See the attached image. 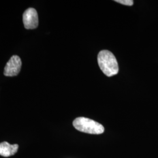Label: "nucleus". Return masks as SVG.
I'll return each mask as SVG.
<instances>
[{"label":"nucleus","mask_w":158,"mask_h":158,"mask_svg":"<svg viewBox=\"0 0 158 158\" xmlns=\"http://www.w3.org/2000/svg\"><path fill=\"white\" fill-rule=\"evenodd\" d=\"M18 144L11 145L7 142L0 143V155L4 157H9L15 155L18 150Z\"/></svg>","instance_id":"39448f33"},{"label":"nucleus","mask_w":158,"mask_h":158,"mask_svg":"<svg viewBox=\"0 0 158 158\" xmlns=\"http://www.w3.org/2000/svg\"><path fill=\"white\" fill-rule=\"evenodd\" d=\"M98 64L102 72L108 77H111L118 73V64L115 56L110 51L103 50L98 55Z\"/></svg>","instance_id":"f257e3e1"},{"label":"nucleus","mask_w":158,"mask_h":158,"mask_svg":"<svg viewBox=\"0 0 158 158\" xmlns=\"http://www.w3.org/2000/svg\"><path fill=\"white\" fill-rule=\"evenodd\" d=\"M23 23L27 29L36 28L38 26V15L36 10L33 8H28L23 14Z\"/></svg>","instance_id":"20e7f679"},{"label":"nucleus","mask_w":158,"mask_h":158,"mask_svg":"<svg viewBox=\"0 0 158 158\" xmlns=\"http://www.w3.org/2000/svg\"><path fill=\"white\" fill-rule=\"evenodd\" d=\"M73 125L76 130L90 134H101L104 132V128L101 124L85 117L75 119Z\"/></svg>","instance_id":"f03ea898"},{"label":"nucleus","mask_w":158,"mask_h":158,"mask_svg":"<svg viewBox=\"0 0 158 158\" xmlns=\"http://www.w3.org/2000/svg\"><path fill=\"white\" fill-rule=\"evenodd\" d=\"M115 1L125 6H132L134 4V1L132 0H115Z\"/></svg>","instance_id":"423d86ee"},{"label":"nucleus","mask_w":158,"mask_h":158,"mask_svg":"<svg viewBox=\"0 0 158 158\" xmlns=\"http://www.w3.org/2000/svg\"><path fill=\"white\" fill-rule=\"evenodd\" d=\"M21 66L22 62L20 57L17 55H14L6 63L4 74L8 77L17 76L20 72Z\"/></svg>","instance_id":"7ed1b4c3"}]
</instances>
